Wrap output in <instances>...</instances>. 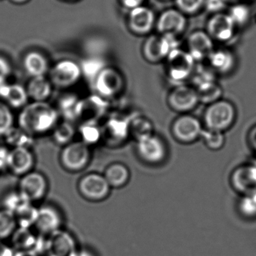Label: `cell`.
Listing matches in <instances>:
<instances>
[{"instance_id": "21", "label": "cell", "mask_w": 256, "mask_h": 256, "mask_svg": "<svg viewBox=\"0 0 256 256\" xmlns=\"http://www.w3.org/2000/svg\"><path fill=\"white\" fill-rule=\"evenodd\" d=\"M35 158L28 148H15L9 153L8 168L12 173L22 177L33 171Z\"/></svg>"}, {"instance_id": "23", "label": "cell", "mask_w": 256, "mask_h": 256, "mask_svg": "<svg viewBox=\"0 0 256 256\" xmlns=\"http://www.w3.org/2000/svg\"><path fill=\"white\" fill-rule=\"evenodd\" d=\"M29 98L34 102H46L52 94L53 84L45 76L32 78L27 84Z\"/></svg>"}, {"instance_id": "34", "label": "cell", "mask_w": 256, "mask_h": 256, "mask_svg": "<svg viewBox=\"0 0 256 256\" xmlns=\"http://www.w3.org/2000/svg\"><path fill=\"white\" fill-rule=\"evenodd\" d=\"M75 135V128L71 122L66 121L58 123L53 130V138L59 144L66 146L72 142Z\"/></svg>"}, {"instance_id": "13", "label": "cell", "mask_w": 256, "mask_h": 256, "mask_svg": "<svg viewBox=\"0 0 256 256\" xmlns=\"http://www.w3.org/2000/svg\"><path fill=\"white\" fill-rule=\"evenodd\" d=\"M175 39L162 36H152L144 43L143 54L150 63H158L165 60L170 52L177 48Z\"/></svg>"}, {"instance_id": "5", "label": "cell", "mask_w": 256, "mask_h": 256, "mask_svg": "<svg viewBox=\"0 0 256 256\" xmlns=\"http://www.w3.org/2000/svg\"><path fill=\"white\" fill-rule=\"evenodd\" d=\"M91 159L90 146L83 142H72L64 146L60 153L63 168L72 172L81 171L88 166Z\"/></svg>"}, {"instance_id": "46", "label": "cell", "mask_w": 256, "mask_h": 256, "mask_svg": "<svg viewBox=\"0 0 256 256\" xmlns=\"http://www.w3.org/2000/svg\"><path fill=\"white\" fill-rule=\"evenodd\" d=\"M15 250L0 240V256H15Z\"/></svg>"}, {"instance_id": "28", "label": "cell", "mask_w": 256, "mask_h": 256, "mask_svg": "<svg viewBox=\"0 0 256 256\" xmlns=\"http://www.w3.org/2000/svg\"><path fill=\"white\" fill-rule=\"evenodd\" d=\"M129 134L137 142L153 135V126L147 117L135 115L129 122Z\"/></svg>"}, {"instance_id": "11", "label": "cell", "mask_w": 256, "mask_h": 256, "mask_svg": "<svg viewBox=\"0 0 256 256\" xmlns=\"http://www.w3.org/2000/svg\"><path fill=\"white\" fill-rule=\"evenodd\" d=\"M137 152L144 162L151 165L162 164L168 154L164 140L154 134L137 142Z\"/></svg>"}, {"instance_id": "17", "label": "cell", "mask_w": 256, "mask_h": 256, "mask_svg": "<svg viewBox=\"0 0 256 256\" xmlns=\"http://www.w3.org/2000/svg\"><path fill=\"white\" fill-rule=\"evenodd\" d=\"M108 108V100L96 94L81 99L77 120H80L81 123H99L106 114Z\"/></svg>"}, {"instance_id": "19", "label": "cell", "mask_w": 256, "mask_h": 256, "mask_svg": "<svg viewBox=\"0 0 256 256\" xmlns=\"http://www.w3.org/2000/svg\"><path fill=\"white\" fill-rule=\"evenodd\" d=\"M235 24L228 14H215L207 21V32L213 40L225 42L231 40L235 31Z\"/></svg>"}, {"instance_id": "43", "label": "cell", "mask_w": 256, "mask_h": 256, "mask_svg": "<svg viewBox=\"0 0 256 256\" xmlns=\"http://www.w3.org/2000/svg\"><path fill=\"white\" fill-rule=\"evenodd\" d=\"M227 3L224 0H204V7L210 13H221Z\"/></svg>"}, {"instance_id": "47", "label": "cell", "mask_w": 256, "mask_h": 256, "mask_svg": "<svg viewBox=\"0 0 256 256\" xmlns=\"http://www.w3.org/2000/svg\"><path fill=\"white\" fill-rule=\"evenodd\" d=\"M144 0H121L122 3L127 8L132 9L141 6Z\"/></svg>"}, {"instance_id": "52", "label": "cell", "mask_w": 256, "mask_h": 256, "mask_svg": "<svg viewBox=\"0 0 256 256\" xmlns=\"http://www.w3.org/2000/svg\"><path fill=\"white\" fill-rule=\"evenodd\" d=\"M226 3H234V4H237L240 0H224Z\"/></svg>"}, {"instance_id": "20", "label": "cell", "mask_w": 256, "mask_h": 256, "mask_svg": "<svg viewBox=\"0 0 256 256\" xmlns=\"http://www.w3.org/2000/svg\"><path fill=\"white\" fill-rule=\"evenodd\" d=\"M188 52L195 62L208 60L214 50L213 40L207 32L197 30L191 33L187 40Z\"/></svg>"}, {"instance_id": "14", "label": "cell", "mask_w": 256, "mask_h": 256, "mask_svg": "<svg viewBox=\"0 0 256 256\" xmlns=\"http://www.w3.org/2000/svg\"><path fill=\"white\" fill-rule=\"evenodd\" d=\"M46 238L45 248L48 256H75L79 248L75 238L63 228Z\"/></svg>"}, {"instance_id": "26", "label": "cell", "mask_w": 256, "mask_h": 256, "mask_svg": "<svg viewBox=\"0 0 256 256\" xmlns=\"http://www.w3.org/2000/svg\"><path fill=\"white\" fill-rule=\"evenodd\" d=\"M200 103L208 105L222 99V90L215 80L204 81L195 86Z\"/></svg>"}, {"instance_id": "4", "label": "cell", "mask_w": 256, "mask_h": 256, "mask_svg": "<svg viewBox=\"0 0 256 256\" xmlns=\"http://www.w3.org/2000/svg\"><path fill=\"white\" fill-rule=\"evenodd\" d=\"M202 123L190 114L180 115L171 124V132L176 141L181 144H189L201 138Z\"/></svg>"}, {"instance_id": "31", "label": "cell", "mask_w": 256, "mask_h": 256, "mask_svg": "<svg viewBox=\"0 0 256 256\" xmlns=\"http://www.w3.org/2000/svg\"><path fill=\"white\" fill-rule=\"evenodd\" d=\"M6 142L9 146L15 148H28L33 146L34 138L33 136L19 127H14L5 136Z\"/></svg>"}, {"instance_id": "30", "label": "cell", "mask_w": 256, "mask_h": 256, "mask_svg": "<svg viewBox=\"0 0 256 256\" xmlns=\"http://www.w3.org/2000/svg\"><path fill=\"white\" fill-rule=\"evenodd\" d=\"M29 98L27 88L20 84H10L5 100L11 108H24L27 105Z\"/></svg>"}, {"instance_id": "48", "label": "cell", "mask_w": 256, "mask_h": 256, "mask_svg": "<svg viewBox=\"0 0 256 256\" xmlns=\"http://www.w3.org/2000/svg\"><path fill=\"white\" fill-rule=\"evenodd\" d=\"M10 84L8 82V80H0V99L5 100L8 92H9Z\"/></svg>"}, {"instance_id": "16", "label": "cell", "mask_w": 256, "mask_h": 256, "mask_svg": "<svg viewBox=\"0 0 256 256\" xmlns=\"http://www.w3.org/2000/svg\"><path fill=\"white\" fill-rule=\"evenodd\" d=\"M186 26V15L174 8L162 12L156 22V28L160 34L174 39L185 31Z\"/></svg>"}, {"instance_id": "44", "label": "cell", "mask_w": 256, "mask_h": 256, "mask_svg": "<svg viewBox=\"0 0 256 256\" xmlns=\"http://www.w3.org/2000/svg\"><path fill=\"white\" fill-rule=\"evenodd\" d=\"M12 74L10 63L4 57L0 56V80H8Z\"/></svg>"}, {"instance_id": "41", "label": "cell", "mask_w": 256, "mask_h": 256, "mask_svg": "<svg viewBox=\"0 0 256 256\" xmlns=\"http://www.w3.org/2000/svg\"><path fill=\"white\" fill-rule=\"evenodd\" d=\"M239 210L246 218H255L256 192L242 196L239 202Z\"/></svg>"}, {"instance_id": "27", "label": "cell", "mask_w": 256, "mask_h": 256, "mask_svg": "<svg viewBox=\"0 0 256 256\" xmlns=\"http://www.w3.org/2000/svg\"><path fill=\"white\" fill-rule=\"evenodd\" d=\"M104 176L111 188H122L129 182L130 172L124 164L114 162L107 167Z\"/></svg>"}, {"instance_id": "37", "label": "cell", "mask_w": 256, "mask_h": 256, "mask_svg": "<svg viewBox=\"0 0 256 256\" xmlns=\"http://www.w3.org/2000/svg\"><path fill=\"white\" fill-rule=\"evenodd\" d=\"M201 138L207 148L211 150H219L222 148L225 143L224 132L204 129Z\"/></svg>"}, {"instance_id": "36", "label": "cell", "mask_w": 256, "mask_h": 256, "mask_svg": "<svg viewBox=\"0 0 256 256\" xmlns=\"http://www.w3.org/2000/svg\"><path fill=\"white\" fill-rule=\"evenodd\" d=\"M81 73L89 80H95L98 75L106 67L103 60L96 57L87 58L84 60L81 66Z\"/></svg>"}, {"instance_id": "7", "label": "cell", "mask_w": 256, "mask_h": 256, "mask_svg": "<svg viewBox=\"0 0 256 256\" xmlns=\"http://www.w3.org/2000/svg\"><path fill=\"white\" fill-rule=\"evenodd\" d=\"M167 103L171 110L180 115L189 114L200 103L196 88L187 84L176 86L167 98Z\"/></svg>"}, {"instance_id": "12", "label": "cell", "mask_w": 256, "mask_h": 256, "mask_svg": "<svg viewBox=\"0 0 256 256\" xmlns=\"http://www.w3.org/2000/svg\"><path fill=\"white\" fill-rule=\"evenodd\" d=\"M48 188L45 176L39 172L31 171L21 177L18 191L33 204L45 196Z\"/></svg>"}, {"instance_id": "50", "label": "cell", "mask_w": 256, "mask_h": 256, "mask_svg": "<svg viewBox=\"0 0 256 256\" xmlns=\"http://www.w3.org/2000/svg\"><path fill=\"white\" fill-rule=\"evenodd\" d=\"M75 256H97L94 251L87 248H78Z\"/></svg>"}, {"instance_id": "24", "label": "cell", "mask_w": 256, "mask_h": 256, "mask_svg": "<svg viewBox=\"0 0 256 256\" xmlns=\"http://www.w3.org/2000/svg\"><path fill=\"white\" fill-rule=\"evenodd\" d=\"M209 68L214 73L225 74L232 70L235 60L228 50H214L208 58Z\"/></svg>"}, {"instance_id": "38", "label": "cell", "mask_w": 256, "mask_h": 256, "mask_svg": "<svg viewBox=\"0 0 256 256\" xmlns=\"http://www.w3.org/2000/svg\"><path fill=\"white\" fill-rule=\"evenodd\" d=\"M15 116L12 108L0 100V136H5L15 127Z\"/></svg>"}, {"instance_id": "32", "label": "cell", "mask_w": 256, "mask_h": 256, "mask_svg": "<svg viewBox=\"0 0 256 256\" xmlns=\"http://www.w3.org/2000/svg\"><path fill=\"white\" fill-rule=\"evenodd\" d=\"M18 227L33 228L38 216V208L33 203L23 206L15 214Z\"/></svg>"}, {"instance_id": "35", "label": "cell", "mask_w": 256, "mask_h": 256, "mask_svg": "<svg viewBox=\"0 0 256 256\" xmlns=\"http://www.w3.org/2000/svg\"><path fill=\"white\" fill-rule=\"evenodd\" d=\"M18 228L15 214L4 208L0 210V240L12 237Z\"/></svg>"}, {"instance_id": "10", "label": "cell", "mask_w": 256, "mask_h": 256, "mask_svg": "<svg viewBox=\"0 0 256 256\" xmlns=\"http://www.w3.org/2000/svg\"><path fill=\"white\" fill-rule=\"evenodd\" d=\"M131 118V117H130ZM130 118L123 116L109 117L102 127V140L109 146H118L129 138Z\"/></svg>"}, {"instance_id": "42", "label": "cell", "mask_w": 256, "mask_h": 256, "mask_svg": "<svg viewBox=\"0 0 256 256\" xmlns=\"http://www.w3.org/2000/svg\"><path fill=\"white\" fill-rule=\"evenodd\" d=\"M177 9L186 14H194L204 7V0H175Z\"/></svg>"}, {"instance_id": "33", "label": "cell", "mask_w": 256, "mask_h": 256, "mask_svg": "<svg viewBox=\"0 0 256 256\" xmlns=\"http://www.w3.org/2000/svg\"><path fill=\"white\" fill-rule=\"evenodd\" d=\"M79 134L81 142L88 146L96 144L102 140V127L99 126V123H81Z\"/></svg>"}, {"instance_id": "9", "label": "cell", "mask_w": 256, "mask_h": 256, "mask_svg": "<svg viewBox=\"0 0 256 256\" xmlns=\"http://www.w3.org/2000/svg\"><path fill=\"white\" fill-rule=\"evenodd\" d=\"M63 215L57 208L44 204L38 208L37 219L33 227L38 234L48 237L63 230Z\"/></svg>"}, {"instance_id": "40", "label": "cell", "mask_w": 256, "mask_h": 256, "mask_svg": "<svg viewBox=\"0 0 256 256\" xmlns=\"http://www.w3.org/2000/svg\"><path fill=\"white\" fill-rule=\"evenodd\" d=\"M228 14L234 21L236 26L237 25L243 26L249 20V16H250V10L246 4L237 3L230 9Z\"/></svg>"}, {"instance_id": "22", "label": "cell", "mask_w": 256, "mask_h": 256, "mask_svg": "<svg viewBox=\"0 0 256 256\" xmlns=\"http://www.w3.org/2000/svg\"><path fill=\"white\" fill-rule=\"evenodd\" d=\"M155 24L153 10L144 6L132 9L129 14V26L132 31L138 34L150 32Z\"/></svg>"}, {"instance_id": "51", "label": "cell", "mask_w": 256, "mask_h": 256, "mask_svg": "<svg viewBox=\"0 0 256 256\" xmlns=\"http://www.w3.org/2000/svg\"><path fill=\"white\" fill-rule=\"evenodd\" d=\"M15 256H39L34 251H15Z\"/></svg>"}, {"instance_id": "8", "label": "cell", "mask_w": 256, "mask_h": 256, "mask_svg": "<svg viewBox=\"0 0 256 256\" xmlns=\"http://www.w3.org/2000/svg\"><path fill=\"white\" fill-rule=\"evenodd\" d=\"M81 196L93 202L103 201L111 192V186L105 176L98 173H89L83 176L78 184Z\"/></svg>"}, {"instance_id": "53", "label": "cell", "mask_w": 256, "mask_h": 256, "mask_svg": "<svg viewBox=\"0 0 256 256\" xmlns=\"http://www.w3.org/2000/svg\"><path fill=\"white\" fill-rule=\"evenodd\" d=\"M12 1L16 3H24L28 1V0H12Z\"/></svg>"}, {"instance_id": "39", "label": "cell", "mask_w": 256, "mask_h": 256, "mask_svg": "<svg viewBox=\"0 0 256 256\" xmlns=\"http://www.w3.org/2000/svg\"><path fill=\"white\" fill-rule=\"evenodd\" d=\"M28 203L31 202H30L19 191L9 192L3 200L4 209L9 210L14 214L23 206L28 204Z\"/></svg>"}, {"instance_id": "25", "label": "cell", "mask_w": 256, "mask_h": 256, "mask_svg": "<svg viewBox=\"0 0 256 256\" xmlns=\"http://www.w3.org/2000/svg\"><path fill=\"white\" fill-rule=\"evenodd\" d=\"M24 66L27 73L32 78L45 76L48 73L49 66L47 58L40 52L33 51L26 55Z\"/></svg>"}, {"instance_id": "18", "label": "cell", "mask_w": 256, "mask_h": 256, "mask_svg": "<svg viewBox=\"0 0 256 256\" xmlns=\"http://www.w3.org/2000/svg\"><path fill=\"white\" fill-rule=\"evenodd\" d=\"M230 182L233 190L242 196L256 192V166L237 167L231 173Z\"/></svg>"}, {"instance_id": "15", "label": "cell", "mask_w": 256, "mask_h": 256, "mask_svg": "<svg viewBox=\"0 0 256 256\" xmlns=\"http://www.w3.org/2000/svg\"><path fill=\"white\" fill-rule=\"evenodd\" d=\"M82 76L79 64L71 60L59 62L51 69V84L59 88H69L75 85Z\"/></svg>"}, {"instance_id": "45", "label": "cell", "mask_w": 256, "mask_h": 256, "mask_svg": "<svg viewBox=\"0 0 256 256\" xmlns=\"http://www.w3.org/2000/svg\"><path fill=\"white\" fill-rule=\"evenodd\" d=\"M9 153L10 150L8 148L0 146V172L8 168Z\"/></svg>"}, {"instance_id": "2", "label": "cell", "mask_w": 256, "mask_h": 256, "mask_svg": "<svg viewBox=\"0 0 256 256\" xmlns=\"http://www.w3.org/2000/svg\"><path fill=\"white\" fill-rule=\"evenodd\" d=\"M237 118L235 106L220 99L207 106L203 117L206 129L225 132L232 128Z\"/></svg>"}, {"instance_id": "29", "label": "cell", "mask_w": 256, "mask_h": 256, "mask_svg": "<svg viewBox=\"0 0 256 256\" xmlns=\"http://www.w3.org/2000/svg\"><path fill=\"white\" fill-rule=\"evenodd\" d=\"M81 100L76 94L72 93L62 96L57 105L59 114L63 116L66 121L72 122L77 120Z\"/></svg>"}, {"instance_id": "1", "label": "cell", "mask_w": 256, "mask_h": 256, "mask_svg": "<svg viewBox=\"0 0 256 256\" xmlns=\"http://www.w3.org/2000/svg\"><path fill=\"white\" fill-rule=\"evenodd\" d=\"M58 111L47 102L26 105L18 116V127L30 135H42L53 130L58 124Z\"/></svg>"}, {"instance_id": "3", "label": "cell", "mask_w": 256, "mask_h": 256, "mask_svg": "<svg viewBox=\"0 0 256 256\" xmlns=\"http://www.w3.org/2000/svg\"><path fill=\"white\" fill-rule=\"evenodd\" d=\"M166 74L171 82L176 86L185 84L195 72L196 62L188 51L174 48L166 60Z\"/></svg>"}, {"instance_id": "6", "label": "cell", "mask_w": 256, "mask_h": 256, "mask_svg": "<svg viewBox=\"0 0 256 256\" xmlns=\"http://www.w3.org/2000/svg\"><path fill=\"white\" fill-rule=\"evenodd\" d=\"M93 82L96 94L107 100L117 97L124 88L123 76L113 68L105 67Z\"/></svg>"}, {"instance_id": "49", "label": "cell", "mask_w": 256, "mask_h": 256, "mask_svg": "<svg viewBox=\"0 0 256 256\" xmlns=\"http://www.w3.org/2000/svg\"><path fill=\"white\" fill-rule=\"evenodd\" d=\"M249 142L251 148H252L256 154V126H254V127L250 130V131H249Z\"/></svg>"}]
</instances>
